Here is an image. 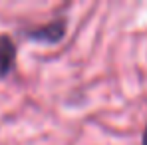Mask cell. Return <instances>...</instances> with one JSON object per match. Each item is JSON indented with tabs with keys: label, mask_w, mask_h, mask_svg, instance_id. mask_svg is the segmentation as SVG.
<instances>
[{
	"label": "cell",
	"mask_w": 147,
	"mask_h": 145,
	"mask_svg": "<svg viewBox=\"0 0 147 145\" xmlns=\"http://www.w3.org/2000/svg\"><path fill=\"white\" fill-rule=\"evenodd\" d=\"M64 34H66L64 20H56L52 24H46L42 28H36V30L28 32V38H34V40H40V42H58Z\"/></svg>",
	"instance_id": "6da1fadb"
},
{
	"label": "cell",
	"mask_w": 147,
	"mask_h": 145,
	"mask_svg": "<svg viewBox=\"0 0 147 145\" xmlns=\"http://www.w3.org/2000/svg\"><path fill=\"white\" fill-rule=\"evenodd\" d=\"M14 60H16V46H14V42L8 36H0V76H6L12 70Z\"/></svg>",
	"instance_id": "7a4b0ae2"
},
{
	"label": "cell",
	"mask_w": 147,
	"mask_h": 145,
	"mask_svg": "<svg viewBox=\"0 0 147 145\" xmlns=\"http://www.w3.org/2000/svg\"><path fill=\"white\" fill-rule=\"evenodd\" d=\"M143 145H147V127H145V131H143Z\"/></svg>",
	"instance_id": "3957f363"
}]
</instances>
